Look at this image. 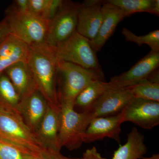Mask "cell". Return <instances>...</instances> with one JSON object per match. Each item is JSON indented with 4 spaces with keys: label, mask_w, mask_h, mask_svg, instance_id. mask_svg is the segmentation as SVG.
I'll use <instances>...</instances> for the list:
<instances>
[{
    "label": "cell",
    "mask_w": 159,
    "mask_h": 159,
    "mask_svg": "<svg viewBox=\"0 0 159 159\" xmlns=\"http://www.w3.org/2000/svg\"><path fill=\"white\" fill-rule=\"evenodd\" d=\"M28 64L39 91L50 105H60L57 94L58 61L44 42L30 46Z\"/></svg>",
    "instance_id": "6da1fadb"
},
{
    "label": "cell",
    "mask_w": 159,
    "mask_h": 159,
    "mask_svg": "<svg viewBox=\"0 0 159 159\" xmlns=\"http://www.w3.org/2000/svg\"><path fill=\"white\" fill-rule=\"evenodd\" d=\"M98 80L105 81L104 74L71 63L58 61L57 94L59 104L74 105L80 92L91 83Z\"/></svg>",
    "instance_id": "7a4b0ae2"
},
{
    "label": "cell",
    "mask_w": 159,
    "mask_h": 159,
    "mask_svg": "<svg viewBox=\"0 0 159 159\" xmlns=\"http://www.w3.org/2000/svg\"><path fill=\"white\" fill-rule=\"evenodd\" d=\"M10 34L29 46L45 42L49 22L29 12L17 11L12 6L5 18Z\"/></svg>",
    "instance_id": "3957f363"
},
{
    "label": "cell",
    "mask_w": 159,
    "mask_h": 159,
    "mask_svg": "<svg viewBox=\"0 0 159 159\" xmlns=\"http://www.w3.org/2000/svg\"><path fill=\"white\" fill-rule=\"evenodd\" d=\"M52 48L58 61L71 63L104 74L90 41L77 31L65 41Z\"/></svg>",
    "instance_id": "277c9868"
},
{
    "label": "cell",
    "mask_w": 159,
    "mask_h": 159,
    "mask_svg": "<svg viewBox=\"0 0 159 159\" xmlns=\"http://www.w3.org/2000/svg\"><path fill=\"white\" fill-rule=\"evenodd\" d=\"M59 139L62 148L70 151L78 149L84 143L83 137L91 120L86 112H78L74 105L61 103Z\"/></svg>",
    "instance_id": "5b68a950"
},
{
    "label": "cell",
    "mask_w": 159,
    "mask_h": 159,
    "mask_svg": "<svg viewBox=\"0 0 159 159\" xmlns=\"http://www.w3.org/2000/svg\"><path fill=\"white\" fill-rule=\"evenodd\" d=\"M0 139L17 146L25 154L35 153L43 148L18 114L0 112Z\"/></svg>",
    "instance_id": "8992f818"
},
{
    "label": "cell",
    "mask_w": 159,
    "mask_h": 159,
    "mask_svg": "<svg viewBox=\"0 0 159 159\" xmlns=\"http://www.w3.org/2000/svg\"><path fill=\"white\" fill-rule=\"evenodd\" d=\"M159 52L151 51L129 70L114 76L108 82L111 89H127L147 80L155 81L159 72Z\"/></svg>",
    "instance_id": "52a82bcc"
},
{
    "label": "cell",
    "mask_w": 159,
    "mask_h": 159,
    "mask_svg": "<svg viewBox=\"0 0 159 159\" xmlns=\"http://www.w3.org/2000/svg\"><path fill=\"white\" fill-rule=\"evenodd\" d=\"M80 3L64 1L61 9L49 22L45 43L55 47L65 41L77 31V16Z\"/></svg>",
    "instance_id": "ba28073f"
},
{
    "label": "cell",
    "mask_w": 159,
    "mask_h": 159,
    "mask_svg": "<svg viewBox=\"0 0 159 159\" xmlns=\"http://www.w3.org/2000/svg\"><path fill=\"white\" fill-rule=\"evenodd\" d=\"M123 122H130L145 129L159 124V102L134 98L122 111Z\"/></svg>",
    "instance_id": "9c48e42d"
},
{
    "label": "cell",
    "mask_w": 159,
    "mask_h": 159,
    "mask_svg": "<svg viewBox=\"0 0 159 159\" xmlns=\"http://www.w3.org/2000/svg\"><path fill=\"white\" fill-rule=\"evenodd\" d=\"M134 98L128 89L110 88L84 112L91 121L97 117L115 116L121 113Z\"/></svg>",
    "instance_id": "30bf717a"
},
{
    "label": "cell",
    "mask_w": 159,
    "mask_h": 159,
    "mask_svg": "<svg viewBox=\"0 0 159 159\" xmlns=\"http://www.w3.org/2000/svg\"><path fill=\"white\" fill-rule=\"evenodd\" d=\"M60 122V106L49 104L43 119L33 133L43 148L61 152L62 147L59 139Z\"/></svg>",
    "instance_id": "8fae6325"
},
{
    "label": "cell",
    "mask_w": 159,
    "mask_h": 159,
    "mask_svg": "<svg viewBox=\"0 0 159 159\" xmlns=\"http://www.w3.org/2000/svg\"><path fill=\"white\" fill-rule=\"evenodd\" d=\"M103 2L100 0H87L80 4L76 31L90 41L96 38L102 24Z\"/></svg>",
    "instance_id": "7c38bea8"
},
{
    "label": "cell",
    "mask_w": 159,
    "mask_h": 159,
    "mask_svg": "<svg viewBox=\"0 0 159 159\" xmlns=\"http://www.w3.org/2000/svg\"><path fill=\"white\" fill-rule=\"evenodd\" d=\"M123 122L122 111L115 116L94 118L86 129L84 143H92L109 138L120 143L121 125Z\"/></svg>",
    "instance_id": "4fadbf2b"
},
{
    "label": "cell",
    "mask_w": 159,
    "mask_h": 159,
    "mask_svg": "<svg viewBox=\"0 0 159 159\" xmlns=\"http://www.w3.org/2000/svg\"><path fill=\"white\" fill-rule=\"evenodd\" d=\"M48 105V102L38 90L21 99L19 114L33 133L43 119Z\"/></svg>",
    "instance_id": "5bb4252c"
},
{
    "label": "cell",
    "mask_w": 159,
    "mask_h": 159,
    "mask_svg": "<svg viewBox=\"0 0 159 159\" xmlns=\"http://www.w3.org/2000/svg\"><path fill=\"white\" fill-rule=\"evenodd\" d=\"M102 10L103 19L101 26L96 38L90 41L91 46L96 52L101 50L113 34L119 23L125 17L121 9L107 1H104Z\"/></svg>",
    "instance_id": "9a60e30c"
},
{
    "label": "cell",
    "mask_w": 159,
    "mask_h": 159,
    "mask_svg": "<svg viewBox=\"0 0 159 159\" xmlns=\"http://www.w3.org/2000/svg\"><path fill=\"white\" fill-rule=\"evenodd\" d=\"M30 46L9 34L0 41V74L16 63L27 61Z\"/></svg>",
    "instance_id": "2e32d148"
},
{
    "label": "cell",
    "mask_w": 159,
    "mask_h": 159,
    "mask_svg": "<svg viewBox=\"0 0 159 159\" xmlns=\"http://www.w3.org/2000/svg\"><path fill=\"white\" fill-rule=\"evenodd\" d=\"M4 73L11 80L21 99L37 90V86L27 61H20L8 68Z\"/></svg>",
    "instance_id": "e0dca14e"
},
{
    "label": "cell",
    "mask_w": 159,
    "mask_h": 159,
    "mask_svg": "<svg viewBox=\"0 0 159 159\" xmlns=\"http://www.w3.org/2000/svg\"><path fill=\"white\" fill-rule=\"evenodd\" d=\"M147 152L145 136L134 127L128 134L126 142L115 151L112 159H141Z\"/></svg>",
    "instance_id": "ac0fdd59"
},
{
    "label": "cell",
    "mask_w": 159,
    "mask_h": 159,
    "mask_svg": "<svg viewBox=\"0 0 159 159\" xmlns=\"http://www.w3.org/2000/svg\"><path fill=\"white\" fill-rule=\"evenodd\" d=\"M109 89V84L106 81L98 80L91 83L76 98L74 103V109L78 112L87 111Z\"/></svg>",
    "instance_id": "d6986e66"
},
{
    "label": "cell",
    "mask_w": 159,
    "mask_h": 159,
    "mask_svg": "<svg viewBox=\"0 0 159 159\" xmlns=\"http://www.w3.org/2000/svg\"><path fill=\"white\" fill-rule=\"evenodd\" d=\"M20 99L11 80L5 73L0 74V112L18 114Z\"/></svg>",
    "instance_id": "ffe728a7"
},
{
    "label": "cell",
    "mask_w": 159,
    "mask_h": 159,
    "mask_svg": "<svg viewBox=\"0 0 159 159\" xmlns=\"http://www.w3.org/2000/svg\"><path fill=\"white\" fill-rule=\"evenodd\" d=\"M107 2L121 9L125 17L141 12L157 15L155 0H108Z\"/></svg>",
    "instance_id": "44dd1931"
},
{
    "label": "cell",
    "mask_w": 159,
    "mask_h": 159,
    "mask_svg": "<svg viewBox=\"0 0 159 159\" xmlns=\"http://www.w3.org/2000/svg\"><path fill=\"white\" fill-rule=\"evenodd\" d=\"M134 98L159 102V82L147 80L127 88Z\"/></svg>",
    "instance_id": "7402d4cb"
},
{
    "label": "cell",
    "mask_w": 159,
    "mask_h": 159,
    "mask_svg": "<svg viewBox=\"0 0 159 159\" xmlns=\"http://www.w3.org/2000/svg\"><path fill=\"white\" fill-rule=\"evenodd\" d=\"M122 33L126 41L136 43L139 46L148 45L151 49V51L159 52V30H154L145 35L139 36L126 28H123Z\"/></svg>",
    "instance_id": "603a6c76"
},
{
    "label": "cell",
    "mask_w": 159,
    "mask_h": 159,
    "mask_svg": "<svg viewBox=\"0 0 159 159\" xmlns=\"http://www.w3.org/2000/svg\"><path fill=\"white\" fill-rule=\"evenodd\" d=\"M25 154L17 146L0 139V159H25Z\"/></svg>",
    "instance_id": "cb8c5ba5"
},
{
    "label": "cell",
    "mask_w": 159,
    "mask_h": 159,
    "mask_svg": "<svg viewBox=\"0 0 159 159\" xmlns=\"http://www.w3.org/2000/svg\"><path fill=\"white\" fill-rule=\"evenodd\" d=\"M25 159H79L70 158L63 155L61 152L48 150L43 148L39 151L30 154L24 155Z\"/></svg>",
    "instance_id": "d4e9b609"
},
{
    "label": "cell",
    "mask_w": 159,
    "mask_h": 159,
    "mask_svg": "<svg viewBox=\"0 0 159 159\" xmlns=\"http://www.w3.org/2000/svg\"><path fill=\"white\" fill-rule=\"evenodd\" d=\"M63 2L62 0H49L42 18L49 21L53 20L61 9Z\"/></svg>",
    "instance_id": "484cf974"
},
{
    "label": "cell",
    "mask_w": 159,
    "mask_h": 159,
    "mask_svg": "<svg viewBox=\"0 0 159 159\" xmlns=\"http://www.w3.org/2000/svg\"><path fill=\"white\" fill-rule=\"evenodd\" d=\"M29 13L41 18L49 0H29Z\"/></svg>",
    "instance_id": "4316f807"
},
{
    "label": "cell",
    "mask_w": 159,
    "mask_h": 159,
    "mask_svg": "<svg viewBox=\"0 0 159 159\" xmlns=\"http://www.w3.org/2000/svg\"><path fill=\"white\" fill-rule=\"evenodd\" d=\"M79 159H107L101 155L95 146L88 148L83 154L82 157Z\"/></svg>",
    "instance_id": "83f0119b"
},
{
    "label": "cell",
    "mask_w": 159,
    "mask_h": 159,
    "mask_svg": "<svg viewBox=\"0 0 159 159\" xmlns=\"http://www.w3.org/2000/svg\"><path fill=\"white\" fill-rule=\"evenodd\" d=\"M15 6H12L16 10L21 12H29V0H16Z\"/></svg>",
    "instance_id": "f1b7e54d"
},
{
    "label": "cell",
    "mask_w": 159,
    "mask_h": 159,
    "mask_svg": "<svg viewBox=\"0 0 159 159\" xmlns=\"http://www.w3.org/2000/svg\"><path fill=\"white\" fill-rule=\"evenodd\" d=\"M10 34L9 28L6 20L4 19L0 22V41Z\"/></svg>",
    "instance_id": "f546056e"
},
{
    "label": "cell",
    "mask_w": 159,
    "mask_h": 159,
    "mask_svg": "<svg viewBox=\"0 0 159 159\" xmlns=\"http://www.w3.org/2000/svg\"><path fill=\"white\" fill-rule=\"evenodd\" d=\"M141 159H159V154L158 153L154 154L149 157H143Z\"/></svg>",
    "instance_id": "4dcf8cb0"
}]
</instances>
